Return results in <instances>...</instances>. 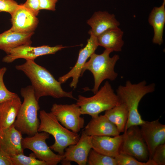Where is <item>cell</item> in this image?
<instances>
[{
  "instance_id": "obj_1",
  "label": "cell",
  "mask_w": 165,
  "mask_h": 165,
  "mask_svg": "<svg viewBox=\"0 0 165 165\" xmlns=\"http://www.w3.org/2000/svg\"><path fill=\"white\" fill-rule=\"evenodd\" d=\"M15 68L23 72L29 79L38 101L45 96L55 98L66 97L76 99L72 95V91H64L61 83L47 70L36 64L34 60H26L24 64L16 65Z\"/></svg>"
},
{
  "instance_id": "obj_2",
  "label": "cell",
  "mask_w": 165,
  "mask_h": 165,
  "mask_svg": "<svg viewBox=\"0 0 165 165\" xmlns=\"http://www.w3.org/2000/svg\"><path fill=\"white\" fill-rule=\"evenodd\" d=\"M155 89L154 83L147 85L145 80L136 84L127 80L125 85L118 87L116 94L121 103L126 106L128 112L124 131L131 126H140L145 122L138 112L139 104L144 96L153 92Z\"/></svg>"
},
{
  "instance_id": "obj_3",
  "label": "cell",
  "mask_w": 165,
  "mask_h": 165,
  "mask_svg": "<svg viewBox=\"0 0 165 165\" xmlns=\"http://www.w3.org/2000/svg\"><path fill=\"white\" fill-rule=\"evenodd\" d=\"M20 94L24 98L16 119L13 124L15 128L22 134L29 136L38 132L40 121L38 112L40 107L31 86L22 88Z\"/></svg>"
},
{
  "instance_id": "obj_4",
  "label": "cell",
  "mask_w": 165,
  "mask_h": 165,
  "mask_svg": "<svg viewBox=\"0 0 165 165\" xmlns=\"http://www.w3.org/2000/svg\"><path fill=\"white\" fill-rule=\"evenodd\" d=\"M40 124L38 132H46L53 136L54 143L49 146L54 151L64 155L65 149L69 146L76 144L79 141L80 135L66 128L57 120L50 112L44 110L40 111Z\"/></svg>"
},
{
  "instance_id": "obj_5",
  "label": "cell",
  "mask_w": 165,
  "mask_h": 165,
  "mask_svg": "<svg viewBox=\"0 0 165 165\" xmlns=\"http://www.w3.org/2000/svg\"><path fill=\"white\" fill-rule=\"evenodd\" d=\"M76 104L80 108L82 115L87 114L92 118L110 109L121 103L111 84L106 81L104 85L93 96L86 97L78 96Z\"/></svg>"
},
{
  "instance_id": "obj_6",
  "label": "cell",
  "mask_w": 165,
  "mask_h": 165,
  "mask_svg": "<svg viewBox=\"0 0 165 165\" xmlns=\"http://www.w3.org/2000/svg\"><path fill=\"white\" fill-rule=\"evenodd\" d=\"M112 52L110 50L105 49L101 54L93 53L82 68L81 76L86 70L90 71L93 75L94 85L91 91L94 94L98 91L104 80L108 79L114 81L118 76V73L115 71L114 67L119 57L115 54L110 57V54Z\"/></svg>"
},
{
  "instance_id": "obj_7",
  "label": "cell",
  "mask_w": 165,
  "mask_h": 165,
  "mask_svg": "<svg viewBox=\"0 0 165 165\" xmlns=\"http://www.w3.org/2000/svg\"><path fill=\"white\" fill-rule=\"evenodd\" d=\"M49 136L48 133L41 132L23 138L22 146L24 149L32 151L38 159L44 161L47 165H57L64 159V156L54 153L48 146L46 141Z\"/></svg>"
},
{
  "instance_id": "obj_8",
  "label": "cell",
  "mask_w": 165,
  "mask_h": 165,
  "mask_svg": "<svg viewBox=\"0 0 165 165\" xmlns=\"http://www.w3.org/2000/svg\"><path fill=\"white\" fill-rule=\"evenodd\" d=\"M123 133L120 151L140 161H147L149 158V152L139 126H131Z\"/></svg>"
},
{
  "instance_id": "obj_9",
  "label": "cell",
  "mask_w": 165,
  "mask_h": 165,
  "mask_svg": "<svg viewBox=\"0 0 165 165\" xmlns=\"http://www.w3.org/2000/svg\"><path fill=\"white\" fill-rule=\"evenodd\" d=\"M51 112L63 126L78 133L84 126V119L81 117L79 107L76 104L70 105L53 104Z\"/></svg>"
},
{
  "instance_id": "obj_10",
  "label": "cell",
  "mask_w": 165,
  "mask_h": 165,
  "mask_svg": "<svg viewBox=\"0 0 165 165\" xmlns=\"http://www.w3.org/2000/svg\"><path fill=\"white\" fill-rule=\"evenodd\" d=\"M68 47L62 45L54 46L43 45L38 47H32L31 45H23L10 50L7 53V55L3 58L2 61L9 63L19 58L24 59L26 60H34L39 56L54 54Z\"/></svg>"
},
{
  "instance_id": "obj_11",
  "label": "cell",
  "mask_w": 165,
  "mask_h": 165,
  "mask_svg": "<svg viewBox=\"0 0 165 165\" xmlns=\"http://www.w3.org/2000/svg\"><path fill=\"white\" fill-rule=\"evenodd\" d=\"M92 148V136L87 135L83 130L78 142L65 149L64 158L61 161L62 164L70 165L71 162H74L79 165H86Z\"/></svg>"
},
{
  "instance_id": "obj_12",
  "label": "cell",
  "mask_w": 165,
  "mask_h": 165,
  "mask_svg": "<svg viewBox=\"0 0 165 165\" xmlns=\"http://www.w3.org/2000/svg\"><path fill=\"white\" fill-rule=\"evenodd\" d=\"M90 38L87 40L86 46L80 50L78 57L75 66L67 74L60 77L58 81L61 84L64 83L69 79L72 78V81L69 86L71 88H76L79 79L81 76L82 68L87 59L91 55L95 53L99 46L97 37L91 34Z\"/></svg>"
},
{
  "instance_id": "obj_13",
  "label": "cell",
  "mask_w": 165,
  "mask_h": 165,
  "mask_svg": "<svg viewBox=\"0 0 165 165\" xmlns=\"http://www.w3.org/2000/svg\"><path fill=\"white\" fill-rule=\"evenodd\" d=\"M140 126L141 134L148 148L149 159H151L156 148L165 144V125L161 123L158 119L145 121Z\"/></svg>"
},
{
  "instance_id": "obj_14",
  "label": "cell",
  "mask_w": 165,
  "mask_h": 165,
  "mask_svg": "<svg viewBox=\"0 0 165 165\" xmlns=\"http://www.w3.org/2000/svg\"><path fill=\"white\" fill-rule=\"evenodd\" d=\"M12 31L21 33L34 32L37 28L38 20L36 16L23 4L19 6L11 15Z\"/></svg>"
},
{
  "instance_id": "obj_15",
  "label": "cell",
  "mask_w": 165,
  "mask_h": 165,
  "mask_svg": "<svg viewBox=\"0 0 165 165\" xmlns=\"http://www.w3.org/2000/svg\"><path fill=\"white\" fill-rule=\"evenodd\" d=\"M22 134L13 125L4 130L0 129V145L10 156L24 154L22 145Z\"/></svg>"
},
{
  "instance_id": "obj_16",
  "label": "cell",
  "mask_w": 165,
  "mask_h": 165,
  "mask_svg": "<svg viewBox=\"0 0 165 165\" xmlns=\"http://www.w3.org/2000/svg\"><path fill=\"white\" fill-rule=\"evenodd\" d=\"M123 136H92V148L102 154L115 158L119 153Z\"/></svg>"
},
{
  "instance_id": "obj_17",
  "label": "cell",
  "mask_w": 165,
  "mask_h": 165,
  "mask_svg": "<svg viewBox=\"0 0 165 165\" xmlns=\"http://www.w3.org/2000/svg\"><path fill=\"white\" fill-rule=\"evenodd\" d=\"M84 131L91 136H115L120 134L116 126L104 115L92 118Z\"/></svg>"
},
{
  "instance_id": "obj_18",
  "label": "cell",
  "mask_w": 165,
  "mask_h": 165,
  "mask_svg": "<svg viewBox=\"0 0 165 165\" xmlns=\"http://www.w3.org/2000/svg\"><path fill=\"white\" fill-rule=\"evenodd\" d=\"M87 23L91 28L89 34L96 37L105 31L119 27L120 25L114 14L105 11L95 12Z\"/></svg>"
},
{
  "instance_id": "obj_19",
  "label": "cell",
  "mask_w": 165,
  "mask_h": 165,
  "mask_svg": "<svg viewBox=\"0 0 165 165\" xmlns=\"http://www.w3.org/2000/svg\"><path fill=\"white\" fill-rule=\"evenodd\" d=\"M21 104L18 95L0 103V129H6L13 124Z\"/></svg>"
},
{
  "instance_id": "obj_20",
  "label": "cell",
  "mask_w": 165,
  "mask_h": 165,
  "mask_svg": "<svg viewBox=\"0 0 165 165\" xmlns=\"http://www.w3.org/2000/svg\"><path fill=\"white\" fill-rule=\"evenodd\" d=\"M34 32L21 33L10 29L0 34V49L6 53L11 49L23 45H31Z\"/></svg>"
},
{
  "instance_id": "obj_21",
  "label": "cell",
  "mask_w": 165,
  "mask_h": 165,
  "mask_svg": "<svg viewBox=\"0 0 165 165\" xmlns=\"http://www.w3.org/2000/svg\"><path fill=\"white\" fill-rule=\"evenodd\" d=\"M149 24L152 27L154 36L153 43L160 45L163 42V35L165 24V0L160 7H154L148 18Z\"/></svg>"
},
{
  "instance_id": "obj_22",
  "label": "cell",
  "mask_w": 165,
  "mask_h": 165,
  "mask_svg": "<svg viewBox=\"0 0 165 165\" xmlns=\"http://www.w3.org/2000/svg\"><path fill=\"white\" fill-rule=\"evenodd\" d=\"M123 35L119 27L108 29L97 37L98 46L112 52L121 51L124 44Z\"/></svg>"
},
{
  "instance_id": "obj_23",
  "label": "cell",
  "mask_w": 165,
  "mask_h": 165,
  "mask_svg": "<svg viewBox=\"0 0 165 165\" xmlns=\"http://www.w3.org/2000/svg\"><path fill=\"white\" fill-rule=\"evenodd\" d=\"M104 115L116 126L120 133L124 132L128 116V111L125 104L121 103L105 111Z\"/></svg>"
},
{
  "instance_id": "obj_24",
  "label": "cell",
  "mask_w": 165,
  "mask_h": 165,
  "mask_svg": "<svg viewBox=\"0 0 165 165\" xmlns=\"http://www.w3.org/2000/svg\"><path fill=\"white\" fill-rule=\"evenodd\" d=\"M87 163L89 165H117L115 158L101 154L92 148L90 152Z\"/></svg>"
},
{
  "instance_id": "obj_25",
  "label": "cell",
  "mask_w": 165,
  "mask_h": 165,
  "mask_svg": "<svg viewBox=\"0 0 165 165\" xmlns=\"http://www.w3.org/2000/svg\"><path fill=\"white\" fill-rule=\"evenodd\" d=\"M11 159L13 165H47L44 161L38 159L33 152L28 156L24 154L11 156Z\"/></svg>"
},
{
  "instance_id": "obj_26",
  "label": "cell",
  "mask_w": 165,
  "mask_h": 165,
  "mask_svg": "<svg viewBox=\"0 0 165 165\" xmlns=\"http://www.w3.org/2000/svg\"><path fill=\"white\" fill-rule=\"evenodd\" d=\"M117 165H155L151 159L146 162L140 161L133 156L120 151L115 158Z\"/></svg>"
},
{
  "instance_id": "obj_27",
  "label": "cell",
  "mask_w": 165,
  "mask_h": 165,
  "mask_svg": "<svg viewBox=\"0 0 165 165\" xmlns=\"http://www.w3.org/2000/svg\"><path fill=\"white\" fill-rule=\"evenodd\" d=\"M6 70L5 67L0 68V103L18 96L16 94L9 91L5 86L3 78Z\"/></svg>"
},
{
  "instance_id": "obj_28",
  "label": "cell",
  "mask_w": 165,
  "mask_h": 165,
  "mask_svg": "<svg viewBox=\"0 0 165 165\" xmlns=\"http://www.w3.org/2000/svg\"><path fill=\"white\" fill-rule=\"evenodd\" d=\"M151 159L155 165H165V144L160 145L156 148Z\"/></svg>"
},
{
  "instance_id": "obj_29",
  "label": "cell",
  "mask_w": 165,
  "mask_h": 165,
  "mask_svg": "<svg viewBox=\"0 0 165 165\" xmlns=\"http://www.w3.org/2000/svg\"><path fill=\"white\" fill-rule=\"evenodd\" d=\"M14 0H0V12H6L12 14L19 6Z\"/></svg>"
},
{
  "instance_id": "obj_30",
  "label": "cell",
  "mask_w": 165,
  "mask_h": 165,
  "mask_svg": "<svg viewBox=\"0 0 165 165\" xmlns=\"http://www.w3.org/2000/svg\"><path fill=\"white\" fill-rule=\"evenodd\" d=\"M58 0H39V9L52 11L56 10V5Z\"/></svg>"
},
{
  "instance_id": "obj_31",
  "label": "cell",
  "mask_w": 165,
  "mask_h": 165,
  "mask_svg": "<svg viewBox=\"0 0 165 165\" xmlns=\"http://www.w3.org/2000/svg\"><path fill=\"white\" fill-rule=\"evenodd\" d=\"M39 0H27L23 5L32 11L36 16L39 12Z\"/></svg>"
},
{
  "instance_id": "obj_32",
  "label": "cell",
  "mask_w": 165,
  "mask_h": 165,
  "mask_svg": "<svg viewBox=\"0 0 165 165\" xmlns=\"http://www.w3.org/2000/svg\"><path fill=\"white\" fill-rule=\"evenodd\" d=\"M0 165H13L11 156L4 151L0 145Z\"/></svg>"
}]
</instances>
